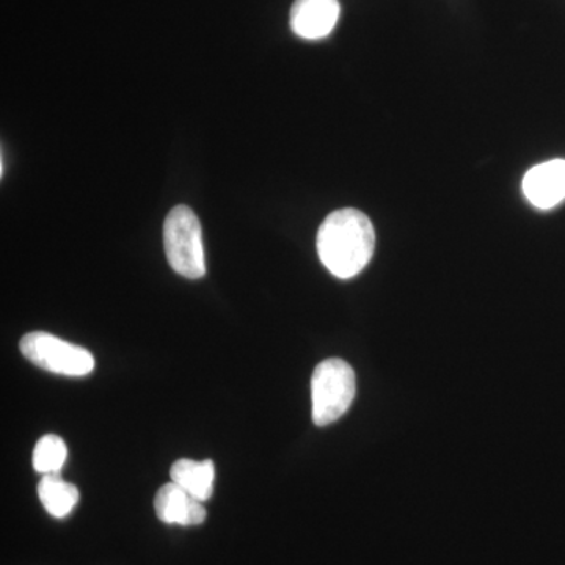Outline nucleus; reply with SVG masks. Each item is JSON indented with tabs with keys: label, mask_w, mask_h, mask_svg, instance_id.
<instances>
[{
	"label": "nucleus",
	"mask_w": 565,
	"mask_h": 565,
	"mask_svg": "<svg viewBox=\"0 0 565 565\" xmlns=\"http://www.w3.org/2000/svg\"><path fill=\"white\" fill-rule=\"evenodd\" d=\"M356 393L355 373L344 360L329 359L316 366L311 401L316 426H329L349 411Z\"/></svg>",
	"instance_id": "3"
},
{
	"label": "nucleus",
	"mask_w": 565,
	"mask_h": 565,
	"mask_svg": "<svg viewBox=\"0 0 565 565\" xmlns=\"http://www.w3.org/2000/svg\"><path fill=\"white\" fill-rule=\"evenodd\" d=\"M20 349L29 362L50 373L84 377L95 370V359L87 349L66 343L51 333L25 334L21 340Z\"/></svg>",
	"instance_id": "4"
},
{
	"label": "nucleus",
	"mask_w": 565,
	"mask_h": 565,
	"mask_svg": "<svg viewBox=\"0 0 565 565\" xmlns=\"http://www.w3.org/2000/svg\"><path fill=\"white\" fill-rule=\"evenodd\" d=\"M170 478L174 484L188 490L202 503L210 500L214 493L215 467L212 460H203V462L191 459L177 460L170 470Z\"/></svg>",
	"instance_id": "8"
},
{
	"label": "nucleus",
	"mask_w": 565,
	"mask_h": 565,
	"mask_svg": "<svg viewBox=\"0 0 565 565\" xmlns=\"http://www.w3.org/2000/svg\"><path fill=\"white\" fill-rule=\"evenodd\" d=\"M68 457V448L65 441L57 435H44L36 441L35 449H33V468L36 473L41 475H57L61 473L63 465Z\"/></svg>",
	"instance_id": "10"
},
{
	"label": "nucleus",
	"mask_w": 565,
	"mask_h": 565,
	"mask_svg": "<svg viewBox=\"0 0 565 565\" xmlns=\"http://www.w3.org/2000/svg\"><path fill=\"white\" fill-rule=\"evenodd\" d=\"M154 509L158 519L169 525H202L207 515L202 501L173 481L159 489L154 498Z\"/></svg>",
	"instance_id": "7"
},
{
	"label": "nucleus",
	"mask_w": 565,
	"mask_h": 565,
	"mask_svg": "<svg viewBox=\"0 0 565 565\" xmlns=\"http://www.w3.org/2000/svg\"><path fill=\"white\" fill-rule=\"evenodd\" d=\"M163 247L174 273L191 280L204 277L206 258L202 223L191 207L180 204L169 212L163 223Z\"/></svg>",
	"instance_id": "2"
},
{
	"label": "nucleus",
	"mask_w": 565,
	"mask_h": 565,
	"mask_svg": "<svg viewBox=\"0 0 565 565\" xmlns=\"http://www.w3.org/2000/svg\"><path fill=\"white\" fill-rule=\"evenodd\" d=\"M340 13L338 0H296L289 22L292 32L300 39L321 40L337 28Z\"/></svg>",
	"instance_id": "6"
},
{
	"label": "nucleus",
	"mask_w": 565,
	"mask_h": 565,
	"mask_svg": "<svg viewBox=\"0 0 565 565\" xmlns=\"http://www.w3.org/2000/svg\"><path fill=\"white\" fill-rule=\"evenodd\" d=\"M318 255L330 274L348 280L362 273L374 255L373 222L364 212L345 207L327 215L319 226Z\"/></svg>",
	"instance_id": "1"
},
{
	"label": "nucleus",
	"mask_w": 565,
	"mask_h": 565,
	"mask_svg": "<svg viewBox=\"0 0 565 565\" xmlns=\"http://www.w3.org/2000/svg\"><path fill=\"white\" fill-rule=\"evenodd\" d=\"M527 202L548 211L565 200V159H553L527 170L522 181Z\"/></svg>",
	"instance_id": "5"
},
{
	"label": "nucleus",
	"mask_w": 565,
	"mask_h": 565,
	"mask_svg": "<svg viewBox=\"0 0 565 565\" xmlns=\"http://www.w3.org/2000/svg\"><path fill=\"white\" fill-rule=\"evenodd\" d=\"M41 504L55 519H65L79 503V490L62 478L61 473L44 475L39 484Z\"/></svg>",
	"instance_id": "9"
}]
</instances>
